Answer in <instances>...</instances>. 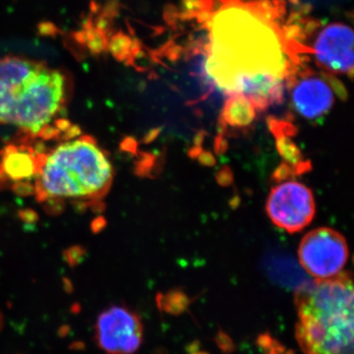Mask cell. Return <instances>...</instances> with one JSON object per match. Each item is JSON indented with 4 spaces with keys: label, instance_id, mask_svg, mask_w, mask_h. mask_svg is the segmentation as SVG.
I'll use <instances>...</instances> for the list:
<instances>
[{
    "label": "cell",
    "instance_id": "17",
    "mask_svg": "<svg viewBox=\"0 0 354 354\" xmlns=\"http://www.w3.org/2000/svg\"><path fill=\"white\" fill-rule=\"evenodd\" d=\"M70 332H71V327H70L69 325H67V324H65V325H62L58 328L57 335L58 337H62V339H64L67 335H69Z\"/></svg>",
    "mask_w": 354,
    "mask_h": 354
},
{
    "label": "cell",
    "instance_id": "16",
    "mask_svg": "<svg viewBox=\"0 0 354 354\" xmlns=\"http://www.w3.org/2000/svg\"><path fill=\"white\" fill-rule=\"evenodd\" d=\"M277 339H272L270 334L266 333V334L260 335L257 339V344L259 348L264 349L266 353H269L270 349L272 348L274 342H276Z\"/></svg>",
    "mask_w": 354,
    "mask_h": 354
},
{
    "label": "cell",
    "instance_id": "10",
    "mask_svg": "<svg viewBox=\"0 0 354 354\" xmlns=\"http://www.w3.org/2000/svg\"><path fill=\"white\" fill-rule=\"evenodd\" d=\"M270 130L276 139V146L281 158L286 160V167L293 174H304L308 171L311 165L305 160L301 151L298 148L292 137L297 133V128L288 120H270Z\"/></svg>",
    "mask_w": 354,
    "mask_h": 354
},
{
    "label": "cell",
    "instance_id": "5",
    "mask_svg": "<svg viewBox=\"0 0 354 354\" xmlns=\"http://www.w3.org/2000/svg\"><path fill=\"white\" fill-rule=\"evenodd\" d=\"M300 264L316 279L341 274L348 259L346 239L337 230L320 227L305 235L298 249Z\"/></svg>",
    "mask_w": 354,
    "mask_h": 354
},
{
    "label": "cell",
    "instance_id": "21",
    "mask_svg": "<svg viewBox=\"0 0 354 354\" xmlns=\"http://www.w3.org/2000/svg\"><path fill=\"white\" fill-rule=\"evenodd\" d=\"M4 327V318L3 315H2L1 311H0V333L2 332Z\"/></svg>",
    "mask_w": 354,
    "mask_h": 354
},
{
    "label": "cell",
    "instance_id": "2",
    "mask_svg": "<svg viewBox=\"0 0 354 354\" xmlns=\"http://www.w3.org/2000/svg\"><path fill=\"white\" fill-rule=\"evenodd\" d=\"M353 285L342 272L295 290V335L305 354H353Z\"/></svg>",
    "mask_w": 354,
    "mask_h": 354
},
{
    "label": "cell",
    "instance_id": "7",
    "mask_svg": "<svg viewBox=\"0 0 354 354\" xmlns=\"http://www.w3.org/2000/svg\"><path fill=\"white\" fill-rule=\"evenodd\" d=\"M267 213L270 220L281 230L300 232L315 216L313 193L297 181L279 183L270 192Z\"/></svg>",
    "mask_w": 354,
    "mask_h": 354
},
{
    "label": "cell",
    "instance_id": "18",
    "mask_svg": "<svg viewBox=\"0 0 354 354\" xmlns=\"http://www.w3.org/2000/svg\"><path fill=\"white\" fill-rule=\"evenodd\" d=\"M70 351H83L86 349V344L82 341H75L69 346Z\"/></svg>",
    "mask_w": 354,
    "mask_h": 354
},
{
    "label": "cell",
    "instance_id": "13",
    "mask_svg": "<svg viewBox=\"0 0 354 354\" xmlns=\"http://www.w3.org/2000/svg\"><path fill=\"white\" fill-rule=\"evenodd\" d=\"M3 171L7 176L15 180L29 178L37 174L38 158L24 150H8L3 160Z\"/></svg>",
    "mask_w": 354,
    "mask_h": 354
},
{
    "label": "cell",
    "instance_id": "11",
    "mask_svg": "<svg viewBox=\"0 0 354 354\" xmlns=\"http://www.w3.org/2000/svg\"><path fill=\"white\" fill-rule=\"evenodd\" d=\"M264 267L268 276L274 283L286 288L297 290L309 281L299 266L285 253L269 254L265 259Z\"/></svg>",
    "mask_w": 354,
    "mask_h": 354
},
{
    "label": "cell",
    "instance_id": "19",
    "mask_svg": "<svg viewBox=\"0 0 354 354\" xmlns=\"http://www.w3.org/2000/svg\"><path fill=\"white\" fill-rule=\"evenodd\" d=\"M81 311V307L80 305L78 304H75L73 305V306L71 307V312L73 314H79Z\"/></svg>",
    "mask_w": 354,
    "mask_h": 354
},
{
    "label": "cell",
    "instance_id": "1",
    "mask_svg": "<svg viewBox=\"0 0 354 354\" xmlns=\"http://www.w3.org/2000/svg\"><path fill=\"white\" fill-rule=\"evenodd\" d=\"M206 71L221 91L244 95L264 111L281 101L290 75L281 31L256 7L225 4L209 21Z\"/></svg>",
    "mask_w": 354,
    "mask_h": 354
},
{
    "label": "cell",
    "instance_id": "14",
    "mask_svg": "<svg viewBox=\"0 0 354 354\" xmlns=\"http://www.w3.org/2000/svg\"><path fill=\"white\" fill-rule=\"evenodd\" d=\"M191 300L183 291H171L158 295V308L169 315L178 316L189 307Z\"/></svg>",
    "mask_w": 354,
    "mask_h": 354
},
{
    "label": "cell",
    "instance_id": "12",
    "mask_svg": "<svg viewBox=\"0 0 354 354\" xmlns=\"http://www.w3.org/2000/svg\"><path fill=\"white\" fill-rule=\"evenodd\" d=\"M256 114L257 109L248 97L232 95L221 111V127L232 131H244L253 124Z\"/></svg>",
    "mask_w": 354,
    "mask_h": 354
},
{
    "label": "cell",
    "instance_id": "22",
    "mask_svg": "<svg viewBox=\"0 0 354 354\" xmlns=\"http://www.w3.org/2000/svg\"><path fill=\"white\" fill-rule=\"evenodd\" d=\"M268 354H278V353H277V351H274V349L272 348L271 349H270V351H269V353H268Z\"/></svg>",
    "mask_w": 354,
    "mask_h": 354
},
{
    "label": "cell",
    "instance_id": "20",
    "mask_svg": "<svg viewBox=\"0 0 354 354\" xmlns=\"http://www.w3.org/2000/svg\"><path fill=\"white\" fill-rule=\"evenodd\" d=\"M65 290L67 291V292H72V286L71 283H69V281H65V286H64Z\"/></svg>",
    "mask_w": 354,
    "mask_h": 354
},
{
    "label": "cell",
    "instance_id": "23",
    "mask_svg": "<svg viewBox=\"0 0 354 354\" xmlns=\"http://www.w3.org/2000/svg\"><path fill=\"white\" fill-rule=\"evenodd\" d=\"M191 354H209L208 353H204V351H196V353H193Z\"/></svg>",
    "mask_w": 354,
    "mask_h": 354
},
{
    "label": "cell",
    "instance_id": "8",
    "mask_svg": "<svg viewBox=\"0 0 354 354\" xmlns=\"http://www.w3.org/2000/svg\"><path fill=\"white\" fill-rule=\"evenodd\" d=\"M342 86L323 76H305L291 85L292 109L305 120H315L329 113L335 95H344Z\"/></svg>",
    "mask_w": 354,
    "mask_h": 354
},
{
    "label": "cell",
    "instance_id": "9",
    "mask_svg": "<svg viewBox=\"0 0 354 354\" xmlns=\"http://www.w3.org/2000/svg\"><path fill=\"white\" fill-rule=\"evenodd\" d=\"M353 32L348 26L330 24L319 32L314 55L324 68L351 77L353 72Z\"/></svg>",
    "mask_w": 354,
    "mask_h": 354
},
{
    "label": "cell",
    "instance_id": "6",
    "mask_svg": "<svg viewBox=\"0 0 354 354\" xmlns=\"http://www.w3.org/2000/svg\"><path fill=\"white\" fill-rule=\"evenodd\" d=\"M144 327L136 312L111 305L95 325V342L104 354H134L143 344Z\"/></svg>",
    "mask_w": 354,
    "mask_h": 354
},
{
    "label": "cell",
    "instance_id": "3",
    "mask_svg": "<svg viewBox=\"0 0 354 354\" xmlns=\"http://www.w3.org/2000/svg\"><path fill=\"white\" fill-rule=\"evenodd\" d=\"M64 104V90L53 70L22 57L0 59V125L41 134Z\"/></svg>",
    "mask_w": 354,
    "mask_h": 354
},
{
    "label": "cell",
    "instance_id": "15",
    "mask_svg": "<svg viewBox=\"0 0 354 354\" xmlns=\"http://www.w3.org/2000/svg\"><path fill=\"white\" fill-rule=\"evenodd\" d=\"M216 346L223 353H232L234 351L235 346L232 339L223 330H218L215 337Z\"/></svg>",
    "mask_w": 354,
    "mask_h": 354
},
{
    "label": "cell",
    "instance_id": "4",
    "mask_svg": "<svg viewBox=\"0 0 354 354\" xmlns=\"http://www.w3.org/2000/svg\"><path fill=\"white\" fill-rule=\"evenodd\" d=\"M37 190L41 200L90 201L106 194L113 169L106 153L88 136L69 140L38 158Z\"/></svg>",
    "mask_w": 354,
    "mask_h": 354
}]
</instances>
